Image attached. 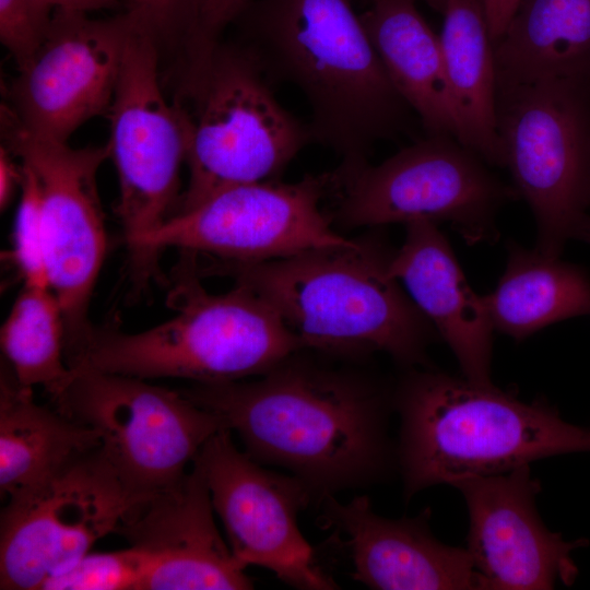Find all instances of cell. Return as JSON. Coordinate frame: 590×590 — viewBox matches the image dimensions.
Wrapping results in <instances>:
<instances>
[{"label": "cell", "mask_w": 590, "mask_h": 590, "mask_svg": "<svg viewBox=\"0 0 590 590\" xmlns=\"http://www.w3.org/2000/svg\"><path fill=\"white\" fill-rule=\"evenodd\" d=\"M293 356L257 380L180 391L236 432L252 459L290 470L321 498L374 481L390 455L384 390Z\"/></svg>", "instance_id": "1"}, {"label": "cell", "mask_w": 590, "mask_h": 590, "mask_svg": "<svg viewBox=\"0 0 590 590\" xmlns=\"http://www.w3.org/2000/svg\"><path fill=\"white\" fill-rule=\"evenodd\" d=\"M240 45L270 82L297 88L311 139L340 166L367 162L371 146L412 129L415 116L390 82L352 0H255L237 19Z\"/></svg>", "instance_id": "2"}, {"label": "cell", "mask_w": 590, "mask_h": 590, "mask_svg": "<svg viewBox=\"0 0 590 590\" xmlns=\"http://www.w3.org/2000/svg\"><path fill=\"white\" fill-rule=\"evenodd\" d=\"M392 253L375 237L255 262L198 256L197 270L251 288L304 347L384 352L412 367L426 363V350L439 335L390 274Z\"/></svg>", "instance_id": "3"}, {"label": "cell", "mask_w": 590, "mask_h": 590, "mask_svg": "<svg viewBox=\"0 0 590 590\" xmlns=\"http://www.w3.org/2000/svg\"><path fill=\"white\" fill-rule=\"evenodd\" d=\"M405 496L437 484L509 472L546 457L590 451V429L548 403L520 401L494 384L410 370L394 397Z\"/></svg>", "instance_id": "4"}, {"label": "cell", "mask_w": 590, "mask_h": 590, "mask_svg": "<svg viewBox=\"0 0 590 590\" xmlns=\"http://www.w3.org/2000/svg\"><path fill=\"white\" fill-rule=\"evenodd\" d=\"M179 251L166 302L174 316L135 333L122 331L117 321L92 326L68 358L69 368L226 382L261 376L304 349L256 292L240 283L226 293L208 292L197 270V253Z\"/></svg>", "instance_id": "5"}, {"label": "cell", "mask_w": 590, "mask_h": 590, "mask_svg": "<svg viewBox=\"0 0 590 590\" xmlns=\"http://www.w3.org/2000/svg\"><path fill=\"white\" fill-rule=\"evenodd\" d=\"M329 177L343 227L448 222L468 245L497 241V213L518 199L512 186L449 135L427 134L378 165L339 166Z\"/></svg>", "instance_id": "6"}, {"label": "cell", "mask_w": 590, "mask_h": 590, "mask_svg": "<svg viewBox=\"0 0 590 590\" xmlns=\"http://www.w3.org/2000/svg\"><path fill=\"white\" fill-rule=\"evenodd\" d=\"M497 133L535 248L559 257L590 205V79L497 85Z\"/></svg>", "instance_id": "7"}, {"label": "cell", "mask_w": 590, "mask_h": 590, "mask_svg": "<svg viewBox=\"0 0 590 590\" xmlns=\"http://www.w3.org/2000/svg\"><path fill=\"white\" fill-rule=\"evenodd\" d=\"M191 95L189 181L173 215L224 189L272 180L312 141L308 125L282 106L240 44H219Z\"/></svg>", "instance_id": "8"}, {"label": "cell", "mask_w": 590, "mask_h": 590, "mask_svg": "<svg viewBox=\"0 0 590 590\" xmlns=\"http://www.w3.org/2000/svg\"><path fill=\"white\" fill-rule=\"evenodd\" d=\"M56 410L94 429L101 452L133 503L169 489L206 440L227 428L180 390L87 367L70 368Z\"/></svg>", "instance_id": "9"}, {"label": "cell", "mask_w": 590, "mask_h": 590, "mask_svg": "<svg viewBox=\"0 0 590 590\" xmlns=\"http://www.w3.org/2000/svg\"><path fill=\"white\" fill-rule=\"evenodd\" d=\"M329 174L282 184L273 180L224 189L196 208L168 217L130 247L134 284L158 273L160 251L175 247L237 262L264 261L310 249L350 245L320 209Z\"/></svg>", "instance_id": "10"}, {"label": "cell", "mask_w": 590, "mask_h": 590, "mask_svg": "<svg viewBox=\"0 0 590 590\" xmlns=\"http://www.w3.org/2000/svg\"><path fill=\"white\" fill-rule=\"evenodd\" d=\"M157 45L155 35L138 20L107 113V145L119 182L116 211L127 247L176 210L180 168L192 133V117L172 105L162 91Z\"/></svg>", "instance_id": "11"}, {"label": "cell", "mask_w": 590, "mask_h": 590, "mask_svg": "<svg viewBox=\"0 0 590 590\" xmlns=\"http://www.w3.org/2000/svg\"><path fill=\"white\" fill-rule=\"evenodd\" d=\"M4 145L37 177L43 204L47 268L64 319L66 357L91 327L88 309L107 248L97 172L108 145L74 149L40 139L2 107Z\"/></svg>", "instance_id": "12"}, {"label": "cell", "mask_w": 590, "mask_h": 590, "mask_svg": "<svg viewBox=\"0 0 590 590\" xmlns=\"http://www.w3.org/2000/svg\"><path fill=\"white\" fill-rule=\"evenodd\" d=\"M132 504L99 447L9 496L0 517V589L42 590L116 532Z\"/></svg>", "instance_id": "13"}, {"label": "cell", "mask_w": 590, "mask_h": 590, "mask_svg": "<svg viewBox=\"0 0 590 590\" xmlns=\"http://www.w3.org/2000/svg\"><path fill=\"white\" fill-rule=\"evenodd\" d=\"M137 21L128 11L93 19L55 10L47 38L19 68L4 106L31 134L68 142L83 123L107 115Z\"/></svg>", "instance_id": "14"}, {"label": "cell", "mask_w": 590, "mask_h": 590, "mask_svg": "<svg viewBox=\"0 0 590 590\" xmlns=\"http://www.w3.org/2000/svg\"><path fill=\"white\" fill-rule=\"evenodd\" d=\"M231 432L222 428L212 435L194 461L203 471L233 554L245 567L267 568L292 587L335 589L298 528V512L314 493L298 477L269 471L241 452Z\"/></svg>", "instance_id": "15"}, {"label": "cell", "mask_w": 590, "mask_h": 590, "mask_svg": "<svg viewBox=\"0 0 590 590\" xmlns=\"http://www.w3.org/2000/svg\"><path fill=\"white\" fill-rule=\"evenodd\" d=\"M469 514L468 547L488 590L553 589L570 586L578 568L571 558L587 541H565L550 531L535 506L541 491L529 464L509 472L472 476L451 484Z\"/></svg>", "instance_id": "16"}, {"label": "cell", "mask_w": 590, "mask_h": 590, "mask_svg": "<svg viewBox=\"0 0 590 590\" xmlns=\"http://www.w3.org/2000/svg\"><path fill=\"white\" fill-rule=\"evenodd\" d=\"M115 533L148 555L143 590L252 588L215 526L210 489L196 461L178 484L133 503Z\"/></svg>", "instance_id": "17"}, {"label": "cell", "mask_w": 590, "mask_h": 590, "mask_svg": "<svg viewBox=\"0 0 590 590\" xmlns=\"http://www.w3.org/2000/svg\"><path fill=\"white\" fill-rule=\"evenodd\" d=\"M323 519L343 538L353 577L379 590H487L467 548L429 530L428 509L414 518L377 515L366 496L343 504L324 497Z\"/></svg>", "instance_id": "18"}, {"label": "cell", "mask_w": 590, "mask_h": 590, "mask_svg": "<svg viewBox=\"0 0 590 590\" xmlns=\"http://www.w3.org/2000/svg\"><path fill=\"white\" fill-rule=\"evenodd\" d=\"M389 272L455 354L462 376L491 385L494 327L484 297L470 286L447 237L436 223L405 224Z\"/></svg>", "instance_id": "19"}, {"label": "cell", "mask_w": 590, "mask_h": 590, "mask_svg": "<svg viewBox=\"0 0 590 590\" xmlns=\"http://www.w3.org/2000/svg\"><path fill=\"white\" fill-rule=\"evenodd\" d=\"M364 28L396 91L427 134L457 139L439 34L415 0H369Z\"/></svg>", "instance_id": "20"}, {"label": "cell", "mask_w": 590, "mask_h": 590, "mask_svg": "<svg viewBox=\"0 0 590 590\" xmlns=\"http://www.w3.org/2000/svg\"><path fill=\"white\" fill-rule=\"evenodd\" d=\"M441 14L439 39L457 139L488 165L504 167L494 40L484 0H448Z\"/></svg>", "instance_id": "21"}, {"label": "cell", "mask_w": 590, "mask_h": 590, "mask_svg": "<svg viewBox=\"0 0 590 590\" xmlns=\"http://www.w3.org/2000/svg\"><path fill=\"white\" fill-rule=\"evenodd\" d=\"M101 446L98 434L39 405L8 363L0 367V494L39 485Z\"/></svg>", "instance_id": "22"}, {"label": "cell", "mask_w": 590, "mask_h": 590, "mask_svg": "<svg viewBox=\"0 0 590 590\" xmlns=\"http://www.w3.org/2000/svg\"><path fill=\"white\" fill-rule=\"evenodd\" d=\"M494 55L497 85L590 79V0H521Z\"/></svg>", "instance_id": "23"}, {"label": "cell", "mask_w": 590, "mask_h": 590, "mask_svg": "<svg viewBox=\"0 0 590 590\" xmlns=\"http://www.w3.org/2000/svg\"><path fill=\"white\" fill-rule=\"evenodd\" d=\"M506 267L483 295L495 331L522 341L553 323L590 316V276L578 264L509 240Z\"/></svg>", "instance_id": "24"}, {"label": "cell", "mask_w": 590, "mask_h": 590, "mask_svg": "<svg viewBox=\"0 0 590 590\" xmlns=\"http://www.w3.org/2000/svg\"><path fill=\"white\" fill-rule=\"evenodd\" d=\"M0 343L2 358L22 386H42L51 398L64 387L71 369L63 312L51 286L23 284L1 327Z\"/></svg>", "instance_id": "25"}, {"label": "cell", "mask_w": 590, "mask_h": 590, "mask_svg": "<svg viewBox=\"0 0 590 590\" xmlns=\"http://www.w3.org/2000/svg\"><path fill=\"white\" fill-rule=\"evenodd\" d=\"M149 571L148 555L134 546L88 552L64 571L49 578L42 590H143Z\"/></svg>", "instance_id": "26"}, {"label": "cell", "mask_w": 590, "mask_h": 590, "mask_svg": "<svg viewBox=\"0 0 590 590\" xmlns=\"http://www.w3.org/2000/svg\"><path fill=\"white\" fill-rule=\"evenodd\" d=\"M23 180L13 229L12 259L24 283L50 285L40 187L34 172L21 163Z\"/></svg>", "instance_id": "27"}, {"label": "cell", "mask_w": 590, "mask_h": 590, "mask_svg": "<svg viewBox=\"0 0 590 590\" xmlns=\"http://www.w3.org/2000/svg\"><path fill=\"white\" fill-rule=\"evenodd\" d=\"M55 9L43 0H0V40L24 66L47 38Z\"/></svg>", "instance_id": "28"}, {"label": "cell", "mask_w": 590, "mask_h": 590, "mask_svg": "<svg viewBox=\"0 0 590 590\" xmlns=\"http://www.w3.org/2000/svg\"><path fill=\"white\" fill-rule=\"evenodd\" d=\"M255 0H199L192 27L186 39V80L197 81L219 46L221 33Z\"/></svg>", "instance_id": "29"}, {"label": "cell", "mask_w": 590, "mask_h": 590, "mask_svg": "<svg viewBox=\"0 0 590 590\" xmlns=\"http://www.w3.org/2000/svg\"><path fill=\"white\" fill-rule=\"evenodd\" d=\"M132 13L158 39L184 42L194 22L199 0H125Z\"/></svg>", "instance_id": "30"}, {"label": "cell", "mask_w": 590, "mask_h": 590, "mask_svg": "<svg viewBox=\"0 0 590 590\" xmlns=\"http://www.w3.org/2000/svg\"><path fill=\"white\" fill-rule=\"evenodd\" d=\"M15 155L4 144L0 148V208L5 210L22 186L23 167L14 160Z\"/></svg>", "instance_id": "31"}, {"label": "cell", "mask_w": 590, "mask_h": 590, "mask_svg": "<svg viewBox=\"0 0 590 590\" xmlns=\"http://www.w3.org/2000/svg\"><path fill=\"white\" fill-rule=\"evenodd\" d=\"M521 0H484L487 21L495 42L505 30Z\"/></svg>", "instance_id": "32"}, {"label": "cell", "mask_w": 590, "mask_h": 590, "mask_svg": "<svg viewBox=\"0 0 590 590\" xmlns=\"http://www.w3.org/2000/svg\"><path fill=\"white\" fill-rule=\"evenodd\" d=\"M55 10L91 12L115 8L120 0H43Z\"/></svg>", "instance_id": "33"}, {"label": "cell", "mask_w": 590, "mask_h": 590, "mask_svg": "<svg viewBox=\"0 0 590 590\" xmlns=\"http://www.w3.org/2000/svg\"><path fill=\"white\" fill-rule=\"evenodd\" d=\"M575 239L590 243V215H587L579 225Z\"/></svg>", "instance_id": "34"}, {"label": "cell", "mask_w": 590, "mask_h": 590, "mask_svg": "<svg viewBox=\"0 0 590 590\" xmlns=\"http://www.w3.org/2000/svg\"><path fill=\"white\" fill-rule=\"evenodd\" d=\"M428 4L432 9L442 13L448 0H422Z\"/></svg>", "instance_id": "35"}, {"label": "cell", "mask_w": 590, "mask_h": 590, "mask_svg": "<svg viewBox=\"0 0 590 590\" xmlns=\"http://www.w3.org/2000/svg\"><path fill=\"white\" fill-rule=\"evenodd\" d=\"M366 2H368L369 0H365Z\"/></svg>", "instance_id": "36"}]
</instances>
